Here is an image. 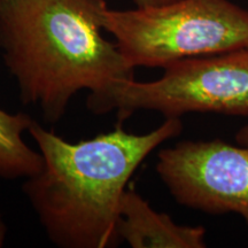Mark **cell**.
Masks as SVG:
<instances>
[{"label":"cell","instance_id":"obj_9","mask_svg":"<svg viewBox=\"0 0 248 248\" xmlns=\"http://www.w3.org/2000/svg\"><path fill=\"white\" fill-rule=\"evenodd\" d=\"M235 140L240 146L248 147V125L241 128L235 135Z\"/></svg>","mask_w":248,"mask_h":248},{"label":"cell","instance_id":"obj_7","mask_svg":"<svg viewBox=\"0 0 248 248\" xmlns=\"http://www.w3.org/2000/svg\"><path fill=\"white\" fill-rule=\"evenodd\" d=\"M32 117L24 113L9 114L0 109V177L28 178L38 173L44 166L40 152L33 151L23 140Z\"/></svg>","mask_w":248,"mask_h":248},{"label":"cell","instance_id":"obj_2","mask_svg":"<svg viewBox=\"0 0 248 248\" xmlns=\"http://www.w3.org/2000/svg\"><path fill=\"white\" fill-rule=\"evenodd\" d=\"M183 130L169 117L145 135L110 132L69 142L33 120L28 132L38 145L44 166L26 178L24 194L48 239L61 248H105L121 243L120 206L129 179L163 141Z\"/></svg>","mask_w":248,"mask_h":248},{"label":"cell","instance_id":"obj_3","mask_svg":"<svg viewBox=\"0 0 248 248\" xmlns=\"http://www.w3.org/2000/svg\"><path fill=\"white\" fill-rule=\"evenodd\" d=\"M104 29L133 69L248 48V9L230 0H176L126 11L108 8Z\"/></svg>","mask_w":248,"mask_h":248},{"label":"cell","instance_id":"obj_5","mask_svg":"<svg viewBox=\"0 0 248 248\" xmlns=\"http://www.w3.org/2000/svg\"><path fill=\"white\" fill-rule=\"evenodd\" d=\"M156 171L182 206L235 213L248 226V147L221 139L181 141L159 152Z\"/></svg>","mask_w":248,"mask_h":248},{"label":"cell","instance_id":"obj_8","mask_svg":"<svg viewBox=\"0 0 248 248\" xmlns=\"http://www.w3.org/2000/svg\"><path fill=\"white\" fill-rule=\"evenodd\" d=\"M137 7H152V6H160L166 5L169 2H173L176 0H133Z\"/></svg>","mask_w":248,"mask_h":248},{"label":"cell","instance_id":"obj_1","mask_svg":"<svg viewBox=\"0 0 248 248\" xmlns=\"http://www.w3.org/2000/svg\"><path fill=\"white\" fill-rule=\"evenodd\" d=\"M106 0H4L0 52L20 99L55 124L80 90L88 101L135 79L116 42L102 35Z\"/></svg>","mask_w":248,"mask_h":248},{"label":"cell","instance_id":"obj_4","mask_svg":"<svg viewBox=\"0 0 248 248\" xmlns=\"http://www.w3.org/2000/svg\"><path fill=\"white\" fill-rule=\"evenodd\" d=\"M153 82L119 83L106 95L86 102L93 114L117 110L119 123L136 110L166 119L188 113L248 117V48L176 61Z\"/></svg>","mask_w":248,"mask_h":248},{"label":"cell","instance_id":"obj_6","mask_svg":"<svg viewBox=\"0 0 248 248\" xmlns=\"http://www.w3.org/2000/svg\"><path fill=\"white\" fill-rule=\"evenodd\" d=\"M119 235L132 248L206 247L203 226L177 224L133 190H125L121 200Z\"/></svg>","mask_w":248,"mask_h":248},{"label":"cell","instance_id":"obj_10","mask_svg":"<svg viewBox=\"0 0 248 248\" xmlns=\"http://www.w3.org/2000/svg\"><path fill=\"white\" fill-rule=\"evenodd\" d=\"M2 1H4V0H0V5H1V4H2Z\"/></svg>","mask_w":248,"mask_h":248}]
</instances>
